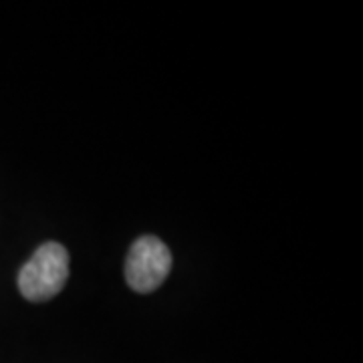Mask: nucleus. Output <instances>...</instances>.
I'll return each mask as SVG.
<instances>
[{
    "label": "nucleus",
    "instance_id": "1",
    "mask_svg": "<svg viewBox=\"0 0 363 363\" xmlns=\"http://www.w3.org/2000/svg\"><path fill=\"white\" fill-rule=\"evenodd\" d=\"M69 277V255L59 242L40 245L18 272V291L30 303H43L63 291Z\"/></svg>",
    "mask_w": 363,
    "mask_h": 363
},
{
    "label": "nucleus",
    "instance_id": "2",
    "mask_svg": "<svg viewBox=\"0 0 363 363\" xmlns=\"http://www.w3.org/2000/svg\"><path fill=\"white\" fill-rule=\"evenodd\" d=\"M172 269L169 248L152 234H143L128 252L125 279L138 293H152L166 281Z\"/></svg>",
    "mask_w": 363,
    "mask_h": 363
}]
</instances>
